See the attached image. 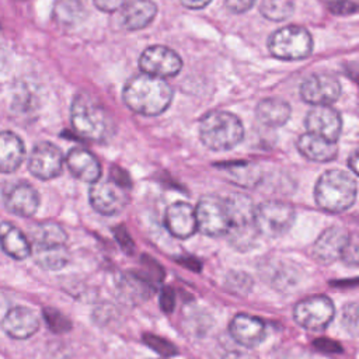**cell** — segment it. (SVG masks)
Instances as JSON below:
<instances>
[{
	"instance_id": "cell-1",
	"label": "cell",
	"mask_w": 359,
	"mask_h": 359,
	"mask_svg": "<svg viewBox=\"0 0 359 359\" xmlns=\"http://www.w3.org/2000/svg\"><path fill=\"white\" fill-rule=\"evenodd\" d=\"M172 94V87L164 79L142 73L125 84L122 100L136 114L157 116L170 107Z\"/></svg>"
},
{
	"instance_id": "cell-2",
	"label": "cell",
	"mask_w": 359,
	"mask_h": 359,
	"mask_svg": "<svg viewBox=\"0 0 359 359\" xmlns=\"http://www.w3.org/2000/svg\"><path fill=\"white\" fill-rule=\"evenodd\" d=\"M70 121L74 132L93 142H105L115 132V121L109 111L93 95L80 93L70 108Z\"/></svg>"
},
{
	"instance_id": "cell-3",
	"label": "cell",
	"mask_w": 359,
	"mask_h": 359,
	"mask_svg": "<svg viewBox=\"0 0 359 359\" xmlns=\"http://www.w3.org/2000/svg\"><path fill=\"white\" fill-rule=\"evenodd\" d=\"M358 184L355 177L338 168L327 170L314 187V199L318 208L330 213L348 210L356 199Z\"/></svg>"
},
{
	"instance_id": "cell-4",
	"label": "cell",
	"mask_w": 359,
	"mask_h": 359,
	"mask_svg": "<svg viewBox=\"0 0 359 359\" xmlns=\"http://www.w3.org/2000/svg\"><path fill=\"white\" fill-rule=\"evenodd\" d=\"M244 137V126L238 116L229 111H212L199 125L202 144L215 151H223L237 146Z\"/></svg>"
},
{
	"instance_id": "cell-5",
	"label": "cell",
	"mask_w": 359,
	"mask_h": 359,
	"mask_svg": "<svg viewBox=\"0 0 359 359\" xmlns=\"http://www.w3.org/2000/svg\"><path fill=\"white\" fill-rule=\"evenodd\" d=\"M224 203L229 216V230L226 236H229L234 248H251L258 234L254 223L255 206L252 201L245 195L233 194L224 199Z\"/></svg>"
},
{
	"instance_id": "cell-6",
	"label": "cell",
	"mask_w": 359,
	"mask_h": 359,
	"mask_svg": "<svg viewBox=\"0 0 359 359\" xmlns=\"http://www.w3.org/2000/svg\"><path fill=\"white\" fill-rule=\"evenodd\" d=\"M269 53L280 60H300L313 50L311 34L302 25H286L268 39Z\"/></svg>"
},
{
	"instance_id": "cell-7",
	"label": "cell",
	"mask_w": 359,
	"mask_h": 359,
	"mask_svg": "<svg viewBox=\"0 0 359 359\" xmlns=\"http://www.w3.org/2000/svg\"><path fill=\"white\" fill-rule=\"evenodd\" d=\"M294 222V209L282 201H265L255 208L254 223L259 234L271 238L283 236Z\"/></svg>"
},
{
	"instance_id": "cell-8",
	"label": "cell",
	"mask_w": 359,
	"mask_h": 359,
	"mask_svg": "<svg viewBox=\"0 0 359 359\" xmlns=\"http://www.w3.org/2000/svg\"><path fill=\"white\" fill-rule=\"evenodd\" d=\"M335 314L334 303L324 294H316L300 300L293 309L294 321L310 331H321L328 327Z\"/></svg>"
},
{
	"instance_id": "cell-9",
	"label": "cell",
	"mask_w": 359,
	"mask_h": 359,
	"mask_svg": "<svg viewBox=\"0 0 359 359\" xmlns=\"http://www.w3.org/2000/svg\"><path fill=\"white\" fill-rule=\"evenodd\" d=\"M88 198L94 210L105 216L118 215L129 202L126 187L115 180H98L93 182Z\"/></svg>"
},
{
	"instance_id": "cell-10",
	"label": "cell",
	"mask_w": 359,
	"mask_h": 359,
	"mask_svg": "<svg viewBox=\"0 0 359 359\" xmlns=\"http://www.w3.org/2000/svg\"><path fill=\"white\" fill-rule=\"evenodd\" d=\"M196 227L205 236L220 237L229 230V216L224 199L216 195H208L199 199L195 208Z\"/></svg>"
},
{
	"instance_id": "cell-11",
	"label": "cell",
	"mask_w": 359,
	"mask_h": 359,
	"mask_svg": "<svg viewBox=\"0 0 359 359\" xmlns=\"http://www.w3.org/2000/svg\"><path fill=\"white\" fill-rule=\"evenodd\" d=\"M139 67L143 74L165 79L172 77L182 69L180 55L164 45H153L146 48L139 57Z\"/></svg>"
},
{
	"instance_id": "cell-12",
	"label": "cell",
	"mask_w": 359,
	"mask_h": 359,
	"mask_svg": "<svg viewBox=\"0 0 359 359\" xmlns=\"http://www.w3.org/2000/svg\"><path fill=\"white\" fill-rule=\"evenodd\" d=\"M341 84L337 77L327 73H314L300 84V95L304 102L314 107L330 105L341 95Z\"/></svg>"
},
{
	"instance_id": "cell-13",
	"label": "cell",
	"mask_w": 359,
	"mask_h": 359,
	"mask_svg": "<svg viewBox=\"0 0 359 359\" xmlns=\"http://www.w3.org/2000/svg\"><path fill=\"white\" fill-rule=\"evenodd\" d=\"M62 168L63 154L57 146L49 142L38 143L28 157V170L39 180H52L62 172Z\"/></svg>"
},
{
	"instance_id": "cell-14",
	"label": "cell",
	"mask_w": 359,
	"mask_h": 359,
	"mask_svg": "<svg viewBox=\"0 0 359 359\" xmlns=\"http://www.w3.org/2000/svg\"><path fill=\"white\" fill-rule=\"evenodd\" d=\"M304 123L309 133L317 135L330 142H337L342 129L339 112L330 105L313 107L309 111Z\"/></svg>"
},
{
	"instance_id": "cell-15",
	"label": "cell",
	"mask_w": 359,
	"mask_h": 359,
	"mask_svg": "<svg viewBox=\"0 0 359 359\" xmlns=\"http://www.w3.org/2000/svg\"><path fill=\"white\" fill-rule=\"evenodd\" d=\"M3 199L6 208L18 216L29 217L39 206V195L36 189L27 182L8 184L4 188Z\"/></svg>"
},
{
	"instance_id": "cell-16",
	"label": "cell",
	"mask_w": 359,
	"mask_h": 359,
	"mask_svg": "<svg viewBox=\"0 0 359 359\" xmlns=\"http://www.w3.org/2000/svg\"><path fill=\"white\" fill-rule=\"evenodd\" d=\"M349 233L344 227L332 226L324 230L313 244V255L321 264H330L341 258L346 244L349 243Z\"/></svg>"
},
{
	"instance_id": "cell-17",
	"label": "cell",
	"mask_w": 359,
	"mask_h": 359,
	"mask_svg": "<svg viewBox=\"0 0 359 359\" xmlns=\"http://www.w3.org/2000/svg\"><path fill=\"white\" fill-rule=\"evenodd\" d=\"M3 331L14 339H27L39 328L36 313L28 307L17 306L10 309L1 321Z\"/></svg>"
},
{
	"instance_id": "cell-18",
	"label": "cell",
	"mask_w": 359,
	"mask_h": 359,
	"mask_svg": "<svg viewBox=\"0 0 359 359\" xmlns=\"http://www.w3.org/2000/svg\"><path fill=\"white\" fill-rule=\"evenodd\" d=\"M230 335L233 339L245 348H254L259 345L266 334L265 324L261 318L251 314H237L230 323Z\"/></svg>"
},
{
	"instance_id": "cell-19",
	"label": "cell",
	"mask_w": 359,
	"mask_h": 359,
	"mask_svg": "<svg viewBox=\"0 0 359 359\" xmlns=\"http://www.w3.org/2000/svg\"><path fill=\"white\" fill-rule=\"evenodd\" d=\"M165 226L177 238H188L195 234L196 216L195 208L187 202H174L165 210Z\"/></svg>"
},
{
	"instance_id": "cell-20",
	"label": "cell",
	"mask_w": 359,
	"mask_h": 359,
	"mask_svg": "<svg viewBox=\"0 0 359 359\" xmlns=\"http://www.w3.org/2000/svg\"><path fill=\"white\" fill-rule=\"evenodd\" d=\"M66 164L73 177L84 182H95L101 177V164L98 158L83 147H73L66 156Z\"/></svg>"
},
{
	"instance_id": "cell-21",
	"label": "cell",
	"mask_w": 359,
	"mask_h": 359,
	"mask_svg": "<svg viewBox=\"0 0 359 359\" xmlns=\"http://www.w3.org/2000/svg\"><path fill=\"white\" fill-rule=\"evenodd\" d=\"M297 149L306 158L317 163L332 161L338 156L337 142L325 140L324 137L309 132L299 136Z\"/></svg>"
},
{
	"instance_id": "cell-22",
	"label": "cell",
	"mask_w": 359,
	"mask_h": 359,
	"mask_svg": "<svg viewBox=\"0 0 359 359\" xmlns=\"http://www.w3.org/2000/svg\"><path fill=\"white\" fill-rule=\"evenodd\" d=\"M157 14V6L153 0H130L122 7V25L129 31L147 27Z\"/></svg>"
},
{
	"instance_id": "cell-23",
	"label": "cell",
	"mask_w": 359,
	"mask_h": 359,
	"mask_svg": "<svg viewBox=\"0 0 359 359\" xmlns=\"http://www.w3.org/2000/svg\"><path fill=\"white\" fill-rule=\"evenodd\" d=\"M154 290L156 289L150 280L133 272L123 275L118 282L119 299L130 304H139L149 300L154 294Z\"/></svg>"
},
{
	"instance_id": "cell-24",
	"label": "cell",
	"mask_w": 359,
	"mask_h": 359,
	"mask_svg": "<svg viewBox=\"0 0 359 359\" xmlns=\"http://www.w3.org/2000/svg\"><path fill=\"white\" fill-rule=\"evenodd\" d=\"M25 157L22 140L10 130L0 132V172L10 174L15 171Z\"/></svg>"
},
{
	"instance_id": "cell-25",
	"label": "cell",
	"mask_w": 359,
	"mask_h": 359,
	"mask_svg": "<svg viewBox=\"0 0 359 359\" xmlns=\"http://www.w3.org/2000/svg\"><path fill=\"white\" fill-rule=\"evenodd\" d=\"M290 112H292V108L289 102L278 97L264 98L257 104V108H255L257 119L262 125L269 128H278L285 125L290 118Z\"/></svg>"
},
{
	"instance_id": "cell-26",
	"label": "cell",
	"mask_w": 359,
	"mask_h": 359,
	"mask_svg": "<svg viewBox=\"0 0 359 359\" xmlns=\"http://www.w3.org/2000/svg\"><path fill=\"white\" fill-rule=\"evenodd\" d=\"M0 245L14 259H24L31 254V244L25 234L8 222L0 223Z\"/></svg>"
},
{
	"instance_id": "cell-27",
	"label": "cell",
	"mask_w": 359,
	"mask_h": 359,
	"mask_svg": "<svg viewBox=\"0 0 359 359\" xmlns=\"http://www.w3.org/2000/svg\"><path fill=\"white\" fill-rule=\"evenodd\" d=\"M32 247L66 245L67 234L63 227L55 222L38 223L31 230Z\"/></svg>"
},
{
	"instance_id": "cell-28",
	"label": "cell",
	"mask_w": 359,
	"mask_h": 359,
	"mask_svg": "<svg viewBox=\"0 0 359 359\" xmlns=\"http://www.w3.org/2000/svg\"><path fill=\"white\" fill-rule=\"evenodd\" d=\"M31 252L34 254L36 264L43 269H60L69 262V251L66 245L32 247Z\"/></svg>"
},
{
	"instance_id": "cell-29",
	"label": "cell",
	"mask_w": 359,
	"mask_h": 359,
	"mask_svg": "<svg viewBox=\"0 0 359 359\" xmlns=\"http://www.w3.org/2000/svg\"><path fill=\"white\" fill-rule=\"evenodd\" d=\"M227 175H231V181L241 187H254L259 178V168L250 163L227 164L223 165Z\"/></svg>"
},
{
	"instance_id": "cell-30",
	"label": "cell",
	"mask_w": 359,
	"mask_h": 359,
	"mask_svg": "<svg viewBox=\"0 0 359 359\" xmlns=\"http://www.w3.org/2000/svg\"><path fill=\"white\" fill-rule=\"evenodd\" d=\"M292 0H262L259 6L261 14L271 21H285L293 14Z\"/></svg>"
},
{
	"instance_id": "cell-31",
	"label": "cell",
	"mask_w": 359,
	"mask_h": 359,
	"mask_svg": "<svg viewBox=\"0 0 359 359\" xmlns=\"http://www.w3.org/2000/svg\"><path fill=\"white\" fill-rule=\"evenodd\" d=\"M210 317L201 309H189L184 311L182 325L188 334L203 335L210 328Z\"/></svg>"
},
{
	"instance_id": "cell-32",
	"label": "cell",
	"mask_w": 359,
	"mask_h": 359,
	"mask_svg": "<svg viewBox=\"0 0 359 359\" xmlns=\"http://www.w3.org/2000/svg\"><path fill=\"white\" fill-rule=\"evenodd\" d=\"M43 318L53 332H66L72 327L70 320L67 317H65L60 311L50 307L43 309Z\"/></svg>"
},
{
	"instance_id": "cell-33",
	"label": "cell",
	"mask_w": 359,
	"mask_h": 359,
	"mask_svg": "<svg viewBox=\"0 0 359 359\" xmlns=\"http://www.w3.org/2000/svg\"><path fill=\"white\" fill-rule=\"evenodd\" d=\"M143 341L157 353H160L161 356H174L178 353L177 348L167 339L161 338V337H156L151 334H144L143 335Z\"/></svg>"
},
{
	"instance_id": "cell-34",
	"label": "cell",
	"mask_w": 359,
	"mask_h": 359,
	"mask_svg": "<svg viewBox=\"0 0 359 359\" xmlns=\"http://www.w3.org/2000/svg\"><path fill=\"white\" fill-rule=\"evenodd\" d=\"M358 314H359V310H358L356 302L348 303L342 310V325L352 337L358 335V327H359Z\"/></svg>"
},
{
	"instance_id": "cell-35",
	"label": "cell",
	"mask_w": 359,
	"mask_h": 359,
	"mask_svg": "<svg viewBox=\"0 0 359 359\" xmlns=\"http://www.w3.org/2000/svg\"><path fill=\"white\" fill-rule=\"evenodd\" d=\"M328 8L337 15H349L356 11V4L352 0H332L328 3Z\"/></svg>"
},
{
	"instance_id": "cell-36",
	"label": "cell",
	"mask_w": 359,
	"mask_h": 359,
	"mask_svg": "<svg viewBox=\"0 0 359 359\" xmlns=\"http://www.w3.org/2000/svg\"><path fill=\"white\" fill-rule=\"evenodd\" d=\"M341 258L351 264V265H356L358 264V243H356V237L355 236H351L349 238V243L346 244Z\"/></svg>"
},
{
	"instance_id": "cell-37",
	"label": "cell",
	"mask_w": 359,
	"mask_h": 359,
	"mask_svg": "<svg viewBox=\"0 0 359 359\" xmlns=\"http://www.w3.org/2000/svg\"><path fill=\"white\" fill-rule=\"evenodd\" d=\"M255 0H224V6L234 14H243L254 6Z\"/></svg>"
},
{
	"instance_id": "cell-38",
	"label": "cell",
	"mask_w": 359,
	"mask_h": 359,
	"mask_svg": "<svg viewBox=\"0 0 359 359\" xmlns=\"http://www.w3.org/2000/svg\"><path fill=\"white\" fill-rule=\"evenodd\" d=\"M227 285L229 286L231 285V289H236V290H238L240 287H243V290H248L251 286V279L248 275L236 272V273H231V278L227 279Z\"/></svg>"
},
{
	"instance_id": "cell-39",
	"label": "cell",
	"mask_w": 359,
	"mask_h": 359,
	"mask_svg": "<svg viewBox=\"0 0 359 359\" xmlns=\"http://www.w3.org/2000/svg\"><path fill=\"white\" fill-rule=\"evenodd\" d=\"M160 306L163 311L171 313L175 306V294L171 287H164L160 293Z\"/></svg>"
},
{
	"instance_id": "cell-40",
	"label": "cell",
	"mask_w": 359,
	"mask_h": 359,
	"mask_svg": "<svg viewBox=\"0 0 359 359\" xmlns=\"http://www.w3.org/2000/svg\"><path fill=\"white\" fill-rule=\"evenodd\" d=\"M128 0H93L95 7L105 13H112L122 8Z\"/></svg>"
},
{
	"instance_id": "cell-41",
	"label": "cell",
	"mask_w": 359,
	"mask_h": 359,
	"mask_svg": "<svg viewBox=\"0 0 359 359\" xmlns=\"http://www.w3.org/2000/svg\"><path fill=\"white\" fill-rule=\"evenodd\" d=\"M314 345L317 346V349L320 351H324V352H339L341 351V345L335 341H331V339H317L314 342Z\"/></svg>"
},
{
	"instance_id": "cell-42",
	"label": "cell",
	"mask_w": 359,
	"mask_h": 359,
	"mask_svg": "<svg viewBox=\"0 0 359 359\" xmlns=\"http://www.w3.org/2000/svg\"><path fill=\"white\" fill-rule=\"evenodd\" d=\"M212 0H181L182 6L187 7V8H191V10H199V8H203L206 7Z\"/></svg>"
},
{
	"instance_id": "cell-43",
	"label": "cell",
	"mask_w": 359,
	"mask_h": 359,
	"mask_svg": "<svg viewBox=\"0 0 359 359\" xmlns=\"http://www.w3.org/2000/svg\"><path fill=\"white\" fill-rule=\"evenodd\" d=\"M223 359H255V358L251 355H247V353H241V352H230Z\"/></svg>"
},
{
	"instance_id": "cell-44",
	"label": "cell",
	"mask_w": 359,
	"mask_h": 359,
	"mask_svg": "<svg viewBox=\"0 0 359 359\" xmlns=\"http://www.w3.org/2000/svg\"><path fill=\"white\" fill-rule=\"evenodd\" d=\"M348 163H349L352 171H353L355 174H358V167H356V163H358V151H356V150L352 153V156H351V158L348 160Z\"/></svg>"
}]
</instances>
